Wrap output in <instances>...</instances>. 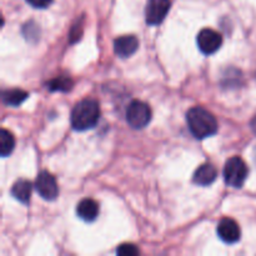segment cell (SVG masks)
<instances>
[{
	"label": "cell",
	"instance_id": "obj_15",
	"mask_svg": "<svg viewBox=\"0 0 256 256\" xmlns=\"http://www.w3.org/2000/svg\"><path fill=\"white\" fill-rule=\"evenodd\" d=\"M72 80L68 76H58L52 79V82H48V89L50 92H66L72 90Z\"/></svg>",
	"mask_w": 256,
	"mask_h": 256
},
{
	"label": "cell",
	"instance_id": "obj_4",
	"mask_svg": "<svg viewBox=\"0 0 256 256\" xmlns=\"http://www.w3.org/2000/svg\"><path fill=\"white\" fill-rule=\"evenodd\" d=\"M152 120V109L149 105L140 100H134L126 109V122L134 129H142Z\"/></svg>",
	"mask_w": 256,
	"mask_h": 256
},
{
	"label": "cell",
	"instance_id": "obj_7",
	"mask_svg": "<svg viewBox=\"0 0 256 256\" xmlns=\"http://www.w3.org/2000/svg\"><path fill=\"white\" fill-rule=\"evenodd\" d=\"M170 10V0H148L145 19L148 25H159Z\"/></svg>",
	"mask_w": 256,
	"mask_h": 256
},
{
	"label": "cell",
	"instance_id": "obj_10",
	"mask_svg": "<svg viewBox=\"0 0 256 256\" xmlns=\"http://www.w3.org/2000/svg\"><path fill=\"white\" fill-rule=\"evenodd\" d=\"M216 178L218 172L214 165L202 164L194 172L192 182H194V184L199 185V186H209V185H212L216 180Z\"/></svg>",
	"mask_w": 256,
	"mask_h": 256
},
{
	"label": "cell",
	"instance_id": "obj_6",
	"mask_svg": "<svg viewBox=\"0 0 256 256\" xmlns=\"http://www.w3.org/2000/svg\"><path fill=\"white\" fill-rule=\"evenodd\" d=\"M198 46L205 55H212L220 49L222 44V35L212 29H202L196 38Z\"/></svg>",
	"mask_w": 256,
	"mask_h": 256
},
{
	"label": "cell",
	"instance_id": "obj_17",
	"mask_svg": "<svg viewBox=\"0 0 256 256\" xmlns=\"http://www.w3.org/2000/svg\"><path fill=\"white\" fill-rule=\"evenodd\" d=\"M82 22L79 20V22H78V24H75L74 26L72 28V32H70V34H69L70 42H76L78 40L82 38Z\"/></svg>",
	"mask_w": 256,
	"mask_h": 256
},
{
	"label": "cell",
	"instance_id": "obj_2",
	"mask_svg": "<svg viewBox=\"0 0 256 256\" xmlns=\"http://www.w3.org/2000/svg\"><path fill=\"white\" fill-rule=\"evenodd\" d=\"M100 119L99 102L94 99H84L78 102L72 112L70 122L74 130L85 132L92 129Z\"/></svg>",
	"mask_w": 256,
	"mask_h": 256
},
{
	"label": "cell",
	"instance_id": "obj_13",
	"mask_svg": "<svg viewBox=\"0 0 256 256\" xmlns=\"http://www.w3.org/2000/svg\"><path fill=\"white\" fill-rule=\"evenodd\" d=\"M28 98V92L22 89H9L2 92V102L9 106H18L25 102Z\"/></svg>",
	"mask_w": 256,
	"mask_h": 256
},
{
	"label": "cell",
	"instance_id": "obj_8",
	"mask_svg": "<svg viewBox=\"0 0 256 256\" xmlns=\"http://www.w3.org/2000/svg\"><path fill=\"white\" fill-rule=\"evenodd\" d=\"M218 235L226 244H235L242 238V232L235 220L230 218H224L218 224Z\"/></svg>",
	"mask_w": 256,
	"mask_h": 256
},
{
	"label": "cell",
	"instance_id": "obj_5",
	"mask_svg": "<svg viewBox=\"0 0 256 256\" xmlns=\"http://www.w3.org/2000/svg\"><path fill=\"white\" fill-rule=\"evenodd\" d=\"M35 189L45 200H55L59 194L56 180L46 170H42L38 174L36 180H35Z\"/></svg>",
	"mask_w": 256,
	"mask_h": 256
},
{
	"label": "cell",
	"instance_id": "obj_11",
	"mask_svg": "<svg viewBox=\"0 0 256 256\" xmlns=\"http://www.w3.org/2000/svg\"><path fill=\"white\" fill-rule=\"evenodd\" d=\"M76 214L82 220L86 222H94L99 215V205L92 199H84L78 204Z\"/></svg>",
	"mask_w": 256,
	"mask_h": 256
},
{
	"label": "cell",
	"instance_id": "obj_12",
	"mask_svg": "<svg viewBox=\"0 0 256 256\" xmlns=\"http://www.w3.org/2000/svg\"><path fill=\"white\" fill-rule=\"evenodd\" d=\"M32 185L29 180L20 179L12 185V195L18 200V202H22V204H29L30 196H32Z\"/></svg>",
	"mask_w": 256,
	"mask_h": 256
},
{
	"label": "cell",
	"instance_id": "obj_16",
	"mask_svg": "<svg viewBox=\"0 0 256 256\" xmlns=\"http://www.w3.org/2000/svg\"><path fill=\"white\" fill-rule=\"evenodd\" d=\"M118 255H124V256H132L139 254V249L132 244H122L116 250Z\"/></svg>",
	"mask_w": 256,
	"mask_h": 256
},
{
	"label": "cell",
	"instance_id": "obj_19",
	"mask_svg": "<svg viewBox=\"0 0 256 256\" xmlns=\"http://www.w3.org/2000/svg\"><path fill=\"white\" fill-rule=\"evenodd\" d=\"M254 162H255V164H256V146H255V150H254Z\"/></svg>",
	"mask_w": 256,
	"mask_h": 256
},
{
	"label": "cell",
	"instance_id": "obj_18",
	"mask_svg": "<svg viewBox=\"0 0 256 256\" xmlns=\"http://www.w3.org/2000/svg\"><path fill=\"white\" fill-rule=\"evenodd\" d=\"M26 2L32 6L36 8V9H45V8L52 5V0H26Z\"/></svg>",
	"mask_w": 256,
	"mask_h": 256
},
{
	"label": "cell",
	"instance_id": "obj_9",
	"mask_svg": "<svg viewBox=\"0 0 256 256\" xmlns=\"http://www.w3.org/2000/svg\"><path fill=\"white\" fill-rule=\"evenodd\" d=\"M139 48V40L134 35H122L115 39L114 52L120 58H129Z\"/></svg>",
	"mask_w": 256,
	"mask_h": 256
},
{
	"label": "cell",
	"instance_id": "obj_1",
	"mask_svg": "<svg viewBox=\"0 0 256 256\" xmlns=\"http://www.w3.org/2000/svg\"><path fill=\"white\" fill-rule=\"evenodd\" d=\"M188 126L196 139H206L218 132V122L214 115L202 106H195L186 114Z\"/></svg>",
	"mask_w": 256,
	"mask_h": 256
},
{
	"label": "cell",
	"instance_id": "obj_3",
	"mask_svg": "<svg viewBox=\"0 0 256 256\" xmlns=\"http://www.w3.org/2000/svg\"><path fill=\"white\" fill-rule=\"evenodd\" d=\"M249 169L244 160L239 156L230 158L224 166V180L232 188H242L246 180Z\"/></svg>",
	"mask_w": 256,
	"mask_h": 256
},
{
	"label": "cell",
	"instance_id": "obj_14",
	"mask_svg": "<svg viewBox=\"0 0 256 256\" xmlns=\"http://www.w3.org/2000/svg\"><path fill=\"white\" fill-rule=\"evenodd\" d=\"M15 148V139L10 132L2 129L0 132V154L2 158L9 156Z\"/></svg>",
	"mask_w": 256,
	"mask_h": 256
}]
</instances>
